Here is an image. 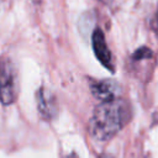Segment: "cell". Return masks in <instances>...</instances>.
I'll list each match as a JSON object with an SVG mask.
<instances>
[{"instance_id": "cell-1", "label": "cell", "mask_w": 158, "mask_h": 158, "mask_svg": "<svg viewBox=\"0 0 158 158\" xmlns=\"http://www.w3.org/2000/svg\"><path fill=\"white\" fill-rule=\"evenodd\" d=\"M131 117V109L123 99L100 102L93 111L89 121L90 136L99 142L112 138Z\"/></svg>"}, {"instance_id": "cell-2", "label": "cell", "mask_w": 158, "mask_h": 158, "mask_svg": "<svg viewBox=\"0 0 158 158\" xmlns=\"http://www.w3.org/2000/svg\"><path fill=\"white\" fill-rule=\"evenodd\" d=\"M17 96V69L10 56L0 57V102L11 105Z\"/></svg>"}, {"instance_id": "cell-3", "label": "cell", "mask_w": 158, "mask_h": 158, "mask_svg": "<svg viewBox=\"0 0 158 158\" xmlns=\"http://www.w3.org/2000/svg\"><path fill=\"white\" fill-rule=\"evenodd\" d=\"M91 46H93V51H94V54L98 58V60L105 68H107L110 72H114L111 52L107 47L104 32L99 27H96L91 33Z\"/></svg>"}, {"instance_id": "cell-4", "label": "cell", "mask_w": 158, "mask_h": 158, "mask_svg": "<svg viewBox=\"0 0 158 158\" xmlns=\"http://www.w3.org/2000/svg\"><path fill=\"white\" fill-rule=\"evenodd\" d=\"M37 110L43 120H52L57 114V101L51 90L41 86L36 91Z\"/></svg>"}, {"instance_id": "cell-5", "label": "cell", "mask_w": 158, "mask_h": 158, "mask_svg": "<svg viewBox=\"0 0 158 158\" xmlns=\"http://www.w3.org/2000/svg\"><path fill=\"white\" fill-rule=\"evenodd\" d=\"M90 89H91L93 95L98 100H100L101 102L117 99V94L120 91L117 83L114 80H109V79L99 80V81H91Z\"/></svg>"}, {"instance_id": "cell-6", "label": "cell", "mask_w": 158, "mask_h": 158, "mask_svg": "<svg viewBox=\"0 0 158 158\" xmlns=\"http://www.w3.org/2000/svg\"><path fill=\"white\" fill-rule=\"evenodd\" d=\"M133 59L139 60V59H144V58H151L152 57V51L147 47H141L138 48L135 53H133Z\"/></svg>"}, {"instance_id": "cell-7", "label": "cell", "mask_w": 158, "mask_h": 158, "mask_svg": "<svg viewBox=\"0 0 158 158\" xmlns=\"http://www.w3.org/2000/svg\"><path fill=\"white\" fill-rule=\"evenodd\" d=\"M153 28H154V31L158 33V16L156 17V20H154V22H153Z\"/></svg>"}, {"instance_id": "cell-8", "label": "cell", "mask_w": 158, "mask_h": 158, "mask_svg": "<svg viewBox=\"0 0 158 158\" xmlns=\"http://www.w3.org/2000/svg\"><path fill=\"white\" fill-rule=\"evenodd\" d=\"M98 1H100V2L104 4V5H111V4L114 2V0H98Z\"/></svg>"}, {"instance_id": "cell-9", "label": "cell", "mask_w": 158, "mask_h": 158, "mask_svg": "<svg viewBox=\"0 0 158 158\" xmlns=\"http://www.w3.org/2000/svg\"><path fill=\"white\" fill-rule=\"evenodd\" d=\"M65 158H78V157H77V156H75L74 153H72V154H68V156H67Z\"/></svg>"}, {"instance_id": "cell-10", "label": "cell", "mask_w": 158, "mask_h": 158, "mask_svg": "<svg viewBox=\"0 0 158 158\" xmlns=\"http://www.w3.org/2000/svg\"><path fill=\"white\" fill-rule=\"evenodd\" d=\"M31 1H32V2H35V4H38L41 0H31Z\"/></svg>"}, {"instance_id": "cell-11", "label": "cell", "mask_w": 158, "mask_h": 158, "mask_svg": "<svg viewBox=\"0 0 158 158\" xmlns=\"http://www.w3.org/2000/svg\"><path fill=\"white\" fill-rule=\"evenodd\" d=\"M101 158H111V157H109V156H102Z\"/></svg>"}]
</instances>
